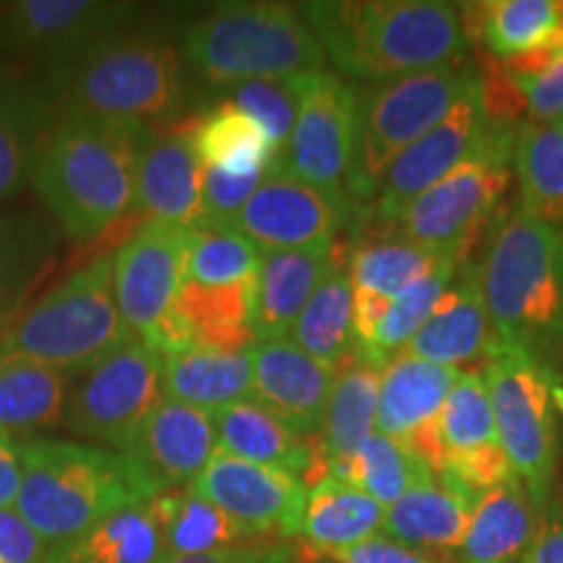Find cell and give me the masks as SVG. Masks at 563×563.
<instances>
[{"instance_id": "1", "label": "cell", "mask_w": 563, "mask_h": 563, "mask_svg": "<svg viewBox=\"0 0 563 563\" xmlns=\"http://www.w3.org/2000/svg\"><path fill=\"white\" fill-rule=\"evenodd\" d=\"M300 9L344 79H405L462 60L470 45L460 9L439 0H323Z\"/></svg>"}, {"instance_id": "2", "label": "cell", "mask_w": 563, "mask_h": 563, "mask_svg": "<svg viewBox=\"0 0 563 563\" xmlns=\"http://www.w3.org/2000/svg\"><path fill=\"white\" fill-rule=\"evenodd\" d=\"M66 115L129 125L180 121L186 110L180 53L165 34L118 30L45 76Z\"/></svg>"}, {"instance_id": "3", "label": "cell", "mask_w": 563, "mask_h": 563, "mask_svg": "<svg viewBox=\"0 0 563 563\" xmlns=\"http://www.w3.org/2000/svg\"><path fill=\"white\" fill-rule=\"evenodd\" d=\"M481 285L496 342L540 361L563 340V228L506 209L490 222Z\"/></svg>"}, {"instance_id": "4", "label": "cell", "mask_w": 563, "mask_h": 563, "mask_svg": "<svg viewBox=\"0 0 563 563\" xmlns=\"http://www.w3.org/2000/svg\"><path fill=\"white\" fill-rule=\"evenodd\" d=\"M146 125L63 115L32 186L74 241L104 235L136 199V144Z\"/></svg>"}, {"instance_id": "5", "label": "cell", "mask_w": 563, "mask_h": 563, "mask_svg": "<svg viewBox=\"0 0 563 563\" xmlns=\"http://www.w3.org/2000/svg\"><path fill=\"white\" fill-rule=\"evenodd\" d=\"M16 511L47 545L87 532L110 514L150 501L123 454L74 441H21Z\"/></svg>"}, {"instance_id": "6", "label": "cell", "mask_w": 563, "mask_h": 563, "mask_svg": "<svg viewBox=\"0 0 563 563\" xmlns=\"http://www.w3.org/2000/svg\"><path fill=\"white\" fill-rule=\"evenodd\" d=\"M183 53L201 79L220 87L327 70L311 21L290 3L217 5L183 30Z\"/></svg>"}, {"instance_id": "7", "label": "cell", "mask_w": 563, "mask_h": 563, "mask_svg": "<svg viewBox=\"0 0 563 563\" xmlns=\"http://www.w3.org/2000/svg\"><path fill=\"white\" fill-rule=\"evenodd\" d=\"M131 340L115 300V262L104 253L21 311L0 336V357H24L76 378Z\"/></svg>"}, {"instance_id": "8", "label": "cell", "mask_w": 563, "mask_h": 563, "mask_svg": "<svg viewBox=\"0 0 563 563\" xmlns=\"http://www.w3.org/2000/svg\"><path fill=\"white\" fill-rule=\"evenodd\" d=\"M475 79L477 70L462 58L405 79L357 87L355 162L347 188L352 224L376 199L394 159L435 129Z\"/></svg>"}, {"instance_id": "9", "label": "cell", "mask_w": 563, "mask_h": 563, "mask_svg": "<svg viewBox=\"0 0 563 563\" xmlns=\"http://www.w3.org/2000/svg\"><path fill=\"white\" fill-rule=\"evenodd\" d=\"M517 129L488 123L475 150L435 186L407 203L382 238H394L467 262L481 232L496 220L509 188Z\"/></svg>"}, {"instance_id": "10", "label": "cell", "mask_w": 563, "mask_h": 563, "mask_svg": "<svg viewBox=\"0 0 563 563\" xmlns=\"http://www.w3.org/2000/svg\"><path fill=\"white\" fill-rule=\"evenodd\" d=\"M498 441L511 475L525 485L534 506H543L555 473L553 378L538 357L493 344L483 363Z\"/></svg>"}, {"instance_id": "11", "label": "cell", "mask_w": 563, "mask_h": 563, "mask_svg": "<svg viewBox=\"0 0 563 563\" xmlns=\"http://www.w3.org/2000/svg\"><path fill=\"white\" fill-rule=\"evenodd\" d=\"M295 89L298 118L272 170L347 201L355 162L357 87L332 70H316L295 76Z\"/></svg>"}, {"instance_id": "12", "label": "cell", "mask_w": 563, "mask_h": 563, "mask_svg": "<svg viewBox=\"0 0 563 563\" xmlns=\"http://www.w3.org/2000/svg\"><path fill=\"white\" fill-rule=\"evenodd\" d=\"M165 399V357L131 340L74 378L66 428L102 446L121 449Z\"/></svg>"}, {"instance_id": "13", "label": "cell", "mask_w": 563, "mask_h": 563, "mask_svg": "<svg viewBox=\"0 0 563 563\" xmlns=\"http://www.w3.org/2000/svg\"><path fill=\"white\" fill-rule=\"evenodd\" d=\"M136 11L133 3L100 0H21L0 16V66L24 74L42 68L47 76L91 42L123 30Z\"/></svg>"}, {"instance_id": "14", "label": "cell", "mask_w": 563, "mask_h": 563, "mask_svg": "<svg viewBox=\"0 0 563 563\" xmlns=\"http://www.w3.org/2000/svg\"><path fill=\"white\" fill-rule=\"evenodd\" d=\"M188 232L167 222H144L112 253L118 311L133 340L154 350L186 282Z\"/></svg>"}, {"instance_id": "15", "label": "cell", "mask_w": 563, "mask_h": 563, "mask_svg": "<svg viewBox=\"0 0 563 563\" xmlns=\"http://www.w3.org/2000/svg\"><path fill=\"white\" fill-rule=\"evenodd\" d=\"M488 129V115L483 108L481 79L470 84V89L460 97L443 121L415 141L386 170L376 199L357 217L355 224H363L373 241L382 238L389 224L402 214L407 203H412L420 194L435 186L443 175L454 170L460 162L475 150L477 141Z\"/></svg>"}, {"instance_id": "16", "label": "cell", "mask_w": 563, "mask_h": 563, "mask_svg": "<svg viewBox=\"0 0 563 563\" xmlns=\"http://www.w3.org/2000/svg\"><path fill=\"white\" fill-rule=\"evenodd\" d=\"M203 501L220 506L262 540H292L300 534L308 488L298 475L217 452L191 483Z\"/></svg>"}, {"instance_id": "17", "label": "cell", "mask_w": 563, "mask_h": 563, "mask_svg": "<svg viewBox=\"0 0 563 563\" xmlns=\"http://www.w3.org/2000/svg\"><path fill=\"white\" fill-rule=\"evenodd\" d=\"M344 224H352L347 201L269 167L230 228L256 243L262 253H272L332 245Z\"/></svg>"}, {"instance_id": "18", "label": "cell", "mask_w": 563, "mask_h": 563, "mask_svg": "<svg viewBox=\"0 0 563 563\" xmlns=\"http://www.w3.org/2000/svg\"><path fill=\"white\" fill-rule=\"evenodd\" d=\"M199 115L175 123L146 125L136 144V199L133 207L150 222L183 230L207 228L201 199L203 165L196 154L194 131Z\"/></svg>"}, {"instance_id": "19", "label": "cell", "mask_w": 563, "mask_h": 563, "mask_svg": "<svg viewBox=\"0 0 563 563\" xmlns=\"http://www.w3.org/2000/svg\"><path fill=\"white\" fill-rule=\"evenodd\" d=\"M460 376L456 368L399 352L382 371L376 433L420 456L433 475L443 470L439 415Z\"/></svg>"}, {"instance_id": "20", "label": "cell", "mask_w": 563, "mask_h": 563, "mask_svg": "<svg viewBox=\"0 0 563 563\" xmlns=\"http://www.w3.org/2000/svg\"><path fill=\"white\" fill-rule=\"evenodd\" d=\"M118 454L129 460L152 498L186 488L217 454L214 418L199 407L162 399Z\"/></svg>"}, {"instance_id": "21", "label": "cell", "mask_w": 563, "mask_h": 563, "mask_svg": "<svg viewBox=\"0 0 563 563\" xmlns=\"http://www.w3.org/2000/svg\"><path fill=\"white\" fill-rule=\"evenodd\" d=\"M439 433L443 449L439 477H446L477 498L514 477L498 441L481 371H460L439 415Z\"/></svg>"}, {"instance_id": "22", "label": "cell", "mask_w": 563, "mask_h": 563, "mask_svg": "<svg viewBox=\"0 0 563 563\" xmlns=\"http://www.w3.org/2000/svg\"><path fill=\"white\" fill-rule=\"evenodd\" d=\"M460 13L467 40H481L511 76L540 74L563 55V0H493Z\"/></svg>"}, {"instance_id": "23", "label": "cell", "mask_w": 563, "mask_h": 563, "mask_svg": "<svg viewBox=\"0 0 563 563\" xmlns=\"http://www.w3.org/2000/svg\"><path fill=\"white\" fill-rule=\"evenodd\" d=\"M253 402L266 407L302 439L319 435L336 365L302 352L290 336L256 342L249 350Z\"/></svg>"}, {"instance_id": "24", "label": "cell", "mask_w": 563, "mask_h": 563, "mask_svg": "<svg viewBox=\"0 0 563 563\" xmlns=\"http://www.w3.org/2000/svg\"><path fill=\"white\" fill-rule=\"evenodd\" d=\"M60 123L47 81L0 66V201L24 191Z\"/></svg>"}, {"instance_id": "25", "label": "cell", "mask_w": 563, "mask_h": 563, "mask_svg": "<svg viewBox=\"0 0 563 563\" xmlns=\"http://www.w3.org/2000/svg\"><path fill=\"white\" fill-rule=\"evenodd\" d=\"M493 344L496 336L485 311L481 264L464 262L405 352L446 368L481 371Z\"/></svg>"}, {"instance_id": "26", "label": "cell", "mask_w": 563, "mask_h": 563, "mask_svg": "<svg viewBox=\"0 0 563 563\" xmlns=\"http://www.w3.org/2000/svg\"><path fill=\"white\" fill-rule=\"evenodd\" d=\"M211 418L217 431V452L298 475L308 490L329 477V460L319 439H302L253 399L220 407L211 412Z\"/></svg>"}, {"instance_id": "27", "label": "cell", "mask_w": 563, "mask_h": 563, "mask_svg": "<svg viewBox=\"0 0 563 563\" xmlns=\"http://www.w3.org/2000/svg\"><path fill=\"white\" fill-rule=\"evenodd\" d=\"M344 245L300 251L264 253L262 269L256 277V300H253V334L256 342L285 340L290 336L302 308L319 290L327 274L340 262Z\"/></svg>"}, {"instance_id": "28", "label": "cell", "mask_w": 563, "mask_h": 563, "mask_svg": "<svg viewBox=\"0 0 563 563\" xmlns=\"http://www.w3.org/2000/svg\"><path fill=\"white\" fill-rule=\"evenodd\" d=\"M477 501L481 498L473 493L435 475L386 506L382 530L386 538L426 553L456 551L464 543Z\"/></svg>"}, {"instance_id": "29", "label": "cell", "mask_w": 563, "mask_h": 563, "mask_svg": "<svg viewBox=\"0 0 563 563\" xmlns=\"http://www.w3.org/2000/svg\"><path fill=\"white\" fill-rule=\"evenodd\" d=\"M386 509L376 498L347 483L327 481L308 490L298 545L313 561L340 559L347 548L382 530Z\"/></svg>"}, {"instance_id": "30", "label": "cell", "mask_w": 563, "mask_h": 563, "mask_svg": "<svg viewBox=\"0 0 563 563\" xmlns=\"http://www.w3.org/2000/svg\"><path fill=\"white\" fill-rule=\"evenodd\" d=\"M74 376L24 361L0 357V433L30 439L66 426Z\"/></svg>"}, {"instance_id": "31", "label": "cell", "mask_w": 563, "mask_h": 563, "mask_svg": "<svg viewBox=\"0 0 563 563\" xmlns=\"http://www.w3.org/2000/svg\"><path fill=\"white\" fill-rule=\"evenodd\" d=\"M538 538V506L517 477L483 493L460 548V563H514Z\"/></svg>"}, {"instance_id": "32", "label": "cell", "mask_w": 563, "mask_h": 563, "mask_svg": "<svg viewBox=\"0 0 563 563\" xmlns=\"http://www.w3.org/2000/svg\"><path fill=\"white\" fill-rule=\"evenodd\" d=\"M152 501V498H150ZM125 506L87 532L47 545L45 563H162L165 534L152 504Z\"/></svg>"}, {"instance_id": "33", "label": "cell", "mask_w": 563, "mask_h": 563, "mask_svg": "<svg viewBox=\"0 0 563 563\" xmlns=\"http://www.w3.org/2000/svg\"><path fill=\"white\" fill-rule=\"evenodd\" d=\"M382 371L384 365L373 363L357 347L336 365L321 431L316 435L327 460H342V456L355 454L373 435Z\"/></svg>"}, {"instance_id": "34", "label": "cell", "mask_w": 563, "mask_h": 563, "mask_svg": "<svg viewBox=\"0 0 563 563\" xmlns=\"http://www.w3.org/2000/svg\"><path fill=\"white\" fill-rule=\"evenodd\" d=\"M256 277L235 285H196L183 282L175 311L186 321L194 344L222 352H249L253 334Z\"/></svg>"}, {"instance_id": "35", "label": "cell", "mask_w": 563, "mask_h": 563, "mask_svg": "<svg viewBox=\"0 0 563 563\" xmlns=\"http://www.w3.org/2000/svg\"><path fill=\"white\" fill-rule=\"evenodd\" d=\"M165 394L175 402L214 412L253 394L249 352L194 347L165 355Z\"/></svg>"}, {"instance_id": "36", "label": "cell", "mask_w": 563, "mask_h": 563, "mask_svg": "<svg viewBox=\"0 0 563 563\" xmlns=\"http://www.w3.org/2000/svg\"><path fill=\"white\" fill-rule=\"evenodd\" d=\"M150 504L159 519L162 534H165L167 559L214 553L262 540L245 530L241 522H235L230 514H224L220 506L196 496L191 488L165 490L154 496Z\"/></svg>"}, {"instance_id": "37", "label": "cell", "mask_w": 563, "mask_h": 563, "mask_svg": "<svg viewBox=\"0 0 563 563\" xmlns=\"http://www.w3.org/2000/svg\"><path fill=\"white\" fill-rule=\"evenodd\" d=\"M519 209L534 220L563 228V125L527 121L514 139Z\"/></svg>"}, {"instance_id": "38", "label": "cell", "mask_w": 563, "mask_h": 563, "mask_svg": "<svg viewBox=\"0 0 563 563\" xmlns=\"http://www.w3.org/2000/svg\"><path fill=\"white\" fill-rule=\"evenodd\" d=\"M55 235L37 214H0V336L21 316V302L53 264Z\"/></svg>"}, {"instance_id": "39", "label": "cell", "mask_w": 563, "mask_h": 563, "mask_svg": "<svg viewBox=\"0 0 563 563\" xmlns=\"http://www.w3.org/2000/svg\"><path fill=\"white\" fill-rule=\"evenodd\" d=\"M290 340L302 352L329 365H340L355 350L352 334V279L350 249L344 245L340 262L327 274L319 290L295 321Z\"/></svg>"}, {"instance_id": "40", "label": "cell", "mask_w": 563, "mask_h": 563, "mask_svg": "<svg viewBox=\"0 0 563 563\" xmlns=\"http://www.w3.org/2000/svg\"><path fill=\"white\" fill-rule=\"evenodd\" d=\"M194 146L203 167L232 175L266 173L277 157L262 125L230 102H220L214 110L199 115Z\"/></svg>"}, {"instance_id": "41", "label": "cell", "mask_w": 563, "mask_h": 563, "mask_svg": "<svg viewBox=\"0 0 563 563\" xmlns=\"http://www.w3.org/2000/svg\"><path fill=\"white\" fill-rule=\"evenodd\" d=\"M329 477L361 488L386 509L415 485L431 481L435 475L420 456L382 433H373L355 454L329 460Z\"/></svg>"}, {"instance_id": "42", "label": "cell", "mask_w": 563, "mask_h": 563, "mask_svg": "<svg viewBox=\"0 0 563 563\" xmlns=\"http://www.w3.org/2000/svg\"><path fill=\"white\" fill-rule=\"evenodd\" d=\"M464 264L446 253L428 251L394 238L382 241H363L350 249V279L352 287L378 292L384 298H397L415 282L431 277L443 266Z\"/></svg>"}, {"instance_id": "43", "label": "cell", "mask_w": 563, "mask_h": 563, "mask_svg": "<svg viewBox=\"0 0 563 563\" xmlns=\"http://www.w3.org/2000/svg\"><path fill=\"white\" fill-rule=\"evenodd\" d=\"M264 253L232 228H201L188 232L186 282L235 285L258 277Z\"/></svg>"}, {"instance_id": "44", "label": "cell", "mask_w": 563, "mask_h": 563, "mask_svg": "<svg viewBox=\"0 0 563 563\" xmlns=\"http://www.w3.org/2000/svg\"><path fill=\"white\" fill-rule=\"evenodd\" d=\"M460 266L462 264L443 266V269L431 274V277L415 282V285L407 287L402 295H397V298L391 300L389 311L384 316L382 327H378L376 340H373V344L365 352L361 350L363 355H368L373 363L386 365L391 357H397L399 352H405L412 336L422 329V323L431 319L435 302L441 300L443 290L452 285Z\"/></svg>"}, {"instance_id": "45", "label": "cell", "mask_w": 563, "mask_h": 563, "mask_svg": "<svg viewBox=\"0 0 563 563\" xmlns=\"http://www.w3.org/2000/svg\"><path fill=\"white\" fill-rule=\"evenodd\" d=\"M224 102L253 118L269 136L277 154L290 141L295 118H298V89L295 79H262L232 84L230 97Z\"/></svg>"}, {"instance_id": "46", "label": "cell", "mask_w": 563, "mask_h": 563, "mask_svg": "<svg viewBox=\"0 0 563 563\" xmlns=\"http://www.w3.org/2000/svg\"><path fill=\"white\" fill-rule=\"evenodd\" d=\"M266 173L253 175H232L217 167H203L201 178V199L203 214H207V228H230L232 220L238 217L258 183L264 180Z\"/></svg>"}, {"instance_id": "47", "label": "cell", "mask_w": 563, "mask_h": 563, "mask_svg": "<svg viewBox=\"0 0 563 563\" xmlns=\"http://www.w3.org/2000/svg\"><path fill=\"white\" fill-rule=\"evenodd\" d=\"M511 76V74H509ZM532 123H563V55L534 76H511Z\"/></svg>"}, {"instance_id": "48", "label": "cell", "mask_w": 563, "mask_h": 563, "mask_svg": "<svg viewBox=\"0 0 563 563\" xmlns=\"http://www.w3.org/2000/svg\"><path fill=\"white\" fill-rule=\"evenodd\" d=\"M47 543L19 511L0 509V563H45Z\"/></svg>"}, {"instance_id": "49", "label": "cell", "mask_w": 563, "mask_h": 563, "mask_svg": "<svg viewBox=\"0 0 563 563\" xmlns=\"http://www.w3.org/2000/svg\"><path fill=\"white\" fill-rule=\"evenodd\" d=\"M298 553V543L290 540H258V543L224 548L214 553L199 555H178L162 563H282Z\"/></svg>"}, {"instance_id": "50", "label": "cell", "mask_w": 563, "mask_h": 563, "mask_svg": "<svg viewBox=\"0 0 563 563\" xmlns=\"http://www.w3.org/2000/svg\"><path fill=\"white\" fill-rule=\"evenodd\" d=\"M340 563H443L433 559V553L418 551V548L402 545L397 540L386 538V534H373V538L363 540V543L352 545L344 551Z\"/></svg>"}, {"instance_id": "51", "label": "cell", "mask_w": 563, "mask_h": 563, "mask_svg": "<svg viewBox=\"0 0 563 563\" xmlns=\"http://www.w3.org/2000/svg\"><path fill=\"white\" fill-rule=\"evenodd\" d=\"M21 483H24L21 443L0 433V509H11L19 501Z\"/></svg>"}, {"instance_id": "52", "label": "cell", "mask_w": 563, "mask_h": 563, "mask_svg": "<svg viewBox=\"0 0 563 563\" xmlns=\"http://www.w3.org/2000/svg\"><path fill=\"white\" fill-rule=\"evenodd\" d=\"M522 563H563V527L538 532L522 555Z\"/></svg>"}, {"instance_id": "53", "label": "cell", "mask_w": 563, "mask_h": 563, "mask_svg": "<svg viewBox=\"0 0 563 563\" xmlns=\"http://www.w3.org/2000/svg\"><path fill=\"white\" fill-rule=\"evenodd\" d=\"M282 563H319V561H313L311 555H306L300 551V545H298V553L292 555V559H287V561H282Z\"/></svg>"}, {"instance_id": "54", "label": "cell", "mask_w": 563, "mask_h": 563, "mask_svg": "<svg viewBox=\"0 0 563 563\" xmlns=\"http://www.w3.org/2000/svg\"><path fill=\"white\" fill-rule=\"evenodd\" d=\"M553 402L563 410V386H553Z\"/></svg>"}, {"instance_id": "55", "label": "cell", "mask_w": 563, "mask_h": 563, "mask_svg": "<svg viewBox=\"0 0 563 563\" xmlns=\"http://www.w3.org/2000/svg\"><path fill=\"white\" fill-rule=\"evenodd\" d=\"M561 125H563V123H561Z\"/></svg>"}]
</instances>
